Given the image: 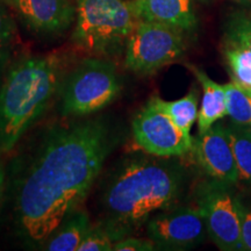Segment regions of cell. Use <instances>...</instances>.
<instances>
[{"label":"cell","instance_id":"11","mask_svg":"<svg viewBox=\"0 0 251 251\" xmlns=\"http://www.w3.org/2000/svg\"><path fill=\"white\" fill-rule=\"evenodd\" d=\"M15 8L25 24L42 36L61 35L76 18L72 0H15Z\"/></svg>","mask_w":251,"mask_h":251},{"label":"cell","instance_id":"10","mask_svg":"<svg viewBox=\"0 0 251 251\" xmlns=\"http://www.w3.org/2000/svg\"><path fill=\"white\" fill-rule=\"evenodd\" d=\"M191 151L202 171L214 181L228 186L238 181L233 147L226 126L214 124L209 129L199 133L193 139Z\"/></svg>","mask_w":251,"mask_h":251},{"label":"cell","instance_id":"26","mask_svg":"<svg viewBox=\"0 0 251 251\" xmlns=\"http://www.w3.org/2000/svg\"><path fill=\"white\" fill-rule=\"evenodd\" d=\"M236 2H241V4H251V0H234Z\"/></svg>","mask_w":251,"mask_h":251},{"label":"cell","instance_id":"13","mask_svg":"<svg viewBox=\"0 0 251 251\" xmlns=\"http://www.w3.org/2000/svg\"><path fill=\"white\" fill-rule=\"evenodd\" d=\"M188 69L199 80L203 90L201 107L198 114V129L203 133L216 124L220 119L227 117V103H226L225 87L221 84L209 78L201 69L188 65Z\"/></svg>","mask_w":251,"mask_h":251},{"label":"cell","instance_id":"19","mask_svg":"<svg viewBox=\"0 0 251 251\" xmlns=\"http://www.w3.org/2000/svg\"><path fill=\"white\" fill-rule=\"evenodd\" d=\"M15 26L13 19L0 2V85L6 75L9 64L12 50L14 47Z\"/></svg>","mask_w":251,"mask_h":251},{"label":"cell","instance_id":"12","mask_svg":"<svg viewBox=\"0 0 251 251\" xmlns=\"http://www.w3.org/2000/svg\"><path fill=\"white\" fill-rule=\"evenodd\" d=\"M133 7L139 20L164 24L183 31L197 25L190 0H133Z\"/></svg>","mask_w":251,"mask_h":251},{"label":"cell","instance_id":"16","mask_svg":"<svg viewBox=\"0 0 251 251\" xmlns=\"http://www.w3.org/2000/svg\"><path fill=\"white\" fill-rule=\"evenodd\" d=\"M226 127L233 147L238 181L251 187V127L238 126L233 122Z\"/></svg>","mask_w":251,"mask_h":251},{"label":"cell","instance_id":"8","mask_svg":"<svg viewBox=\"0 0 251 251\" xmlns=\"http://www.w3.org/2000/svg\"><path fill=\"white\" fill-rule=\"evenodd\" d=\"M228 187L214 180L203 185L198 196V207L205 218L207 233L219 249L243 251L238 199Z\"/></svg>","mask_w":251,"mask_h":251},{"label":"cell","instance_id":"17","mask_svg":"<svg viewBox=\"0 0 251 251\" xmlns=\"http://www.w3.org/2000/svg\"><path fill=\"white\" fill-rule=\"evenodd\" d=\"M227 115L230 121L238 126L251 127V90L236 81L225 84Z\"/></svg>","mask_w":251,"mask_h":251},{"label":"cell","instance_id":"2","mask_svg":"<svg viewBox=\"0 0 251 251\" xmlns=\"http://www.w3.org/2000/svg\"><path fill=\"white\" fill-rule=\"evenodd\" d=\"M181 191L180 174L148 157H126L106 178L100 197L98 224L114 242L129 236L152 214L176 202Z\"/></svg>","mask_w":251,"mask_h":251},{"label":"cell","instance_id":"6","mask_svg":"<svg viewBox=\"0 0 251 251\" xmlns=\"http://www.w3.org/2000/svg\"><path fill=\"white\" fill-rule=\"evenodd\" d=\"M184 51L183 30L139 20L126 47L125 67L135 75L149 76L179 59Z\"/></svg>","mask_w":251,"mask_h":251},{"label":"cell","instance_id":"25","mask_svg":"<svg viewBox=\"0 0 251 251\" xmlns=\"http://www.w3.org/2000/svg\"><path fill=\"white\" fill-rule=\"evenodd\" d=\"M0 2H2V4H6V5H9V6H13V7H15V0H0Z\"/></svg>","mask_w":251,"mask_h":251},{"label":"cell","instance_id":"18","mask_svg":"<svg viewBox=\"0 0 251 251\" xmlns=\"http://www.w3.org/2000/svg\"><path fill=\"white\" fill-rule=\"evenodd\" d=\"M225 57L231 72V79L251 90V50L226 41Z\"/></svg>","mask_w":251,"mask_h":251},{"label":"cell","instance_id":"21","mask_svg":"<svg viewBox=\"0 0 251 251\" xmlns=\"http://www.w3.org/2000/svg\"><path fill=\"white\" fill-rule=\"evenodd\" d=\"M226 41L237 43L251 50V13H240L231 19Z\"/></svg>","mask_w":251,"mask_h":251},{"label":"cell","instance_id":"23","mask_svg":"<svg viewBox=\"0 0 251 251\" xmlns=\"http://www.w3.org/2000/svg\"><path fill=\"white\" fill-rule=\"evenodd\" d=\"M238 211L241 221V237L244 250L251 251V206H248L238 199Z\"/></svg>","mask_w":251,"mask_h":251},{"label":"cell","instance_id":"14","mask_svg":"<svg viewBox=\"0 0 251 251\" xmlns=\"http://www.w3.org/2000/svg\"><path fill=\"white\" fill-rule=\"evenodd\" d=\"M91 227L89 214L78 208L65 216L56 230L45 241L43 250L78 251L81 241Z\"/></svg>","mask_w":251,"mask_h":251},{"label":"cell","instance_id":"15","mask_svg":"<svg viewBox=\"0 0 251 251\" xmlns=\"http://www.w3.org/2000/svg\"><path fill=\"white\" fill-rule=\"evenodd\" d=\"M153 102L165 112L175 122L178 128H180L186 135H191V128L194 122L198 120V101L199 93L196 89H192L186 96L175 101H165L159 97H152Z\"/></svg>","mask_w":251,"mask_h":251},{"label":"cell","instance_id":"9","mask_svg":"<svg viewBox=\"0 0 251 251\" xmlns=\"http://www.w3.org/2000/svg\"><path fill=\"white\" fill-rule=\"evenodd\" d=\"M149 238L157 249L187 250L203 242L207 233L205 218L199 207L166 208L147 222Z\"/></svg>","mask_w":251,"mask_h":251},{"label":"cell","instance_id":"20","mask_svg":"<svg viewBox=\"0 0 251 251\" xmlns=\"http://www.w3.org/2000/svg\"><path fill=\"white\" fill-rule=\"evenodd\" d=\"M113 244L114 240L108 231L97 222L96 225H91L78 251H111L113 250Z\"/></svg>","mask_w":251,"mask_h":251},{"label":"cell","instance_id":"7","mask_svg":"<svg viewBox=\"0 0 251 251\" xmlns=\"http://www.w3.org/2000/svg\"><path fill=\"white\" fill-rule=\"evenodd\" d=\"M131 135L137 148L162 158L186 155L193 146V137L178 128L152 99L135 114Z\"/></svg>","mask_w":251,"mask_h":251},{"label":"cell","instance_id":"24","mask_svg":"<svg viewBox=\"0 0 251 251\" xmlns=\"http://www.w3.org/2000/svg\"><path fill=\"white\" fill-rule=\"evenodd\" d=\"M4 186H5V168L2 163L1 157H0V203L2 200V194H4Z\"/></svg>","mask_w":251,"mask_h":251},{"label":"cell","instance_id":"22","mask_svg":"<svg viewBox=\"0 0 251 251\" xmlns=\"http://www.w3.org/2000/svg\"><path fill=\"white\" fill-rule=\"evenodd\" d=\"M157 249L156 244L151 238H140L133 236H126L113 244V250L115 251H152Z\"/></svg>","mask_w":251,"mask_h":251},{"label":"cell","instance_id":"1","mask_svg":"<svg viewBox=\"0 0 251 251\" xmlns=\"http://www.w3.org/2000/svg\"><path fill=\"white\" fill-rule=\"evenodd\" d=\"M121 134L106 117L52 125L19 179L15 212L21 234L45 242L85 200Z\"/></svg>","mask_w":251,"mask_h":251},{"label":"cell","instance_id":"4","mask_svg":"<svg viewBox=\"0 0 251 251\" xmlns=\"http://www.w3.org/2000/svg\"><path fill=\"white\" fill-rule=\"evenodd\" d=\"M72 41L90 56L114 58L126 50L137 19L133 0H75Z\"/></svg>","mask_w":251,"mask_h":251},{"label":"cell","instance_id":"5","mask_svg":"<svg viewBox=\"0 0 251 251\" xmlns=\"http://www.w3.org/2000/svg\"><path fill=\"white\" fill-rule=\"evenodd\" d=\"M122 86V78L112 59L83 58L63 79L59 111L65 118L96 114L118 99Z\"/></svg>","mask_w":251,"mask_h":251},{"label":"cell","instance_id":"3","mask_svg":"<svg viewBox=\"0 0 251 251\" xmlns=\"http://www.w3.org/2000/svg\"><path fill=\"white\" fill-rule=\"evenodd\" d=\"M64 65L57 55L26 56L6 72L0 85V151L8 152L59 94Z\"/></svg>","mask_w":251,"mask_h":251}]
</instances>
